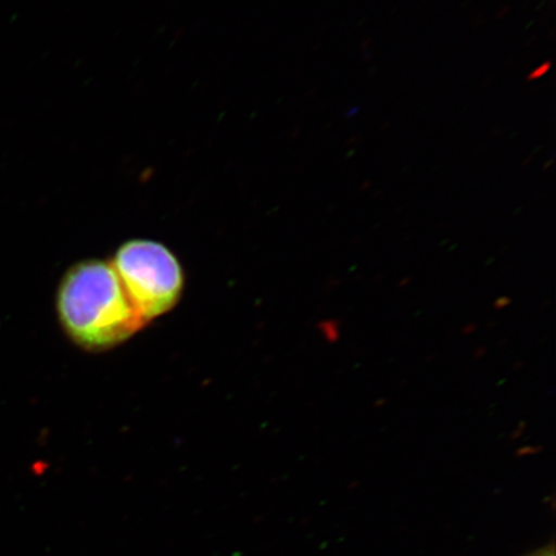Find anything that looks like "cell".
<instances>
[{"label":"cell","mask_w":556,"mask_h":556,"mask_svg":"<svg viewBox=\"0 0 556 556\" xmlns=\"http://www.w3.org/2000/svg\"><path fill=\"white\" fill-rule=\"evenodd\" d=\"M55 311L66 336L89 352L113 350L146 325L113 264L101 260L81 261L66 270Z\"/></svg>","instance_id":"cell-1"},{"label":"cell","mask_w":556,"mask_h":556,"mask_svg":"<svg viewBox=\"0 0 556 556\" xmlns=\"http://www.w3.org/2000/svg\"><path fill=\"white\" fill-rule=\"evenodd\" d=\"M111 264L146 324L172 311L182 296V264L162 242L129 240L117 249Z\"/></svg>","instance_id":"cell-2"},{"label":"cell","mask_w":556,"mask_h":556,"mask_svg":"<svg viewBox=\"0 0 556 556\" xmlns=\"http://www.w3.org/2000/svg\"><path fill=\"white\" fill-rule=\"evenodd\" d=\"M319 332L323 333L326 342L337 343L340 338L339 323L336 319H325L318 325Z\"/></svg>","instance_id":"cell-3"},{"label":"cell","mask_w":556,"mask_h":556,"mask_svg":"<svg viewBox=\"0 0 556 556\" xmlns=\"http://www.w3.org/2000/svg\"><path fill=\"white\" fill-rule=\"evenodd\" d=\"M528 556H555V548L552 545L548 547L541 548V551L534 552Z\"/></svg>","instance_id":"cell-4"}]
</instances>
